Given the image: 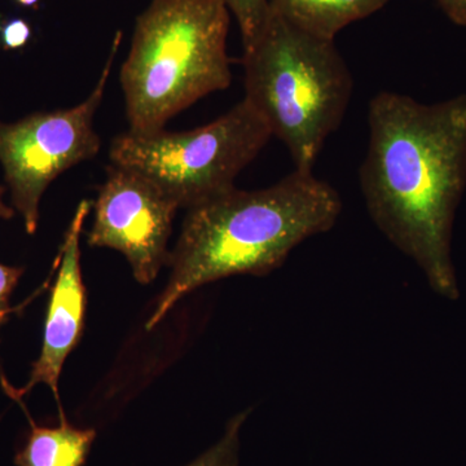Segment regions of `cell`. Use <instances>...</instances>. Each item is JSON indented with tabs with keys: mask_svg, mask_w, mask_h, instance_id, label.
Listing matches in <instances>:
<instances>
[{
	"mask_svg": "<svg viewBox=\"0 0 466 466\" xmlns=\"http://www.w3.org/2000/svg\"><path fill=\"white\" fill-rule=\"evenodd\" d=\"M368 126L359 182L370 219L434 291L458 299L451 240L466 187V94L425 104L382 91Z\"/></svg>",
	"mask_w": 466,
	"mask_h": 466,
	"instance_id": "1",
	"label": "cell"
},
{
	"mask_svg": "<svg viewBox=\"0 0 466 466\" xmlns=\"http://www.w3.org/2000/svg\"><path fill=\"white\" fill-rule=\"evenodd\" d=\"M170 253L168 283L146 323L152 330L187 294L235 275L266 276L308 238L329 232L342 211L339 193L312 171L231 191L189 208Z\"/></svg>",
	"mask_w": 466,
	"mask_h": 466,
	"instance_id": "2",
	"label": "cell"
},
{
	"mask_svg": "<svg viewBox=\"0 0 466 466\" xmlns=\"http://www.w3.org/2000/svg\"><path fill=\"white\" fill-rule=\"evenodd\" d=\"M225 0H153L121 70L131 133L153 134L232 81Z\"/></svg>",
	"mask_w": 466,
	"mask_h": 466,
	"instance_id": "3",
	"label": "cell"
},
{
	"mask_svg": "<svg viewBox=\"0 0 466 466\" xmlns=\"http://www.w3.org/2000/svg\"><path fill=\"white\" fill-rule=\"evenodd\" d=\"M245 97L287 147L294 168L312 171L351 100V72L334 41L294 26L269 7L244 47Z\"/></svg>",
	"mask_w": 466,
	"mask_h": 466,
	"instance_id": "4",
	"label": "cell"
},
{
	"mask_svg": "<svg viewBox=\"0 0 466 466\" xmlns=\"http://www.w3.org/2000/svg\"><path fill=\"white\" fill-rule=\"evenodd\" d=\"M271 137L263 116L244 99L193 130L118 135L109 158L142 174L177 208L189 210L235 188L236 177Z\"/></svg>",
	"mask_w": 466,
	"mask_h": 466,
	"instance_id": "5",
	"label": "cell"
},
{
	"mask_svg": "<svg viewBox=\"0 0 466 466\" xmlns=\"http://www.w3.org/2000/svg\"><path fill=\"white\" fill-rule=\"evenodd\" d=\"M116 36L99 81L87 99L73 108L35 113L15 124H0V162L11 189L12 205L29 235L36 231L43 193L57 177L100 150L94 118L104 92L116 48Z\"/></svg>",
	"mask_w": 466,
	"mask_h": 466,
	"instance_id": "6",
	"label": "cell"
},
{
	"mask_svg": "<svg viewBox=\"0 0 466 466\" xmlns=\"http://www.w3.org/2000/svg\"><path fill=\"white\" fill-rule=\"evenodd\" d=\"M94 208L87 244L124 254L137 283L156 280L170 259L177 204L142 174L110 164Z\"/></svg>",
	"mask_w": 466,
	"mask_h": 466,
	"instance_id": "7",
	"label": "cell"
},
{
	"mask_svg": "<svg viewBox=\"0 0 466 466\" xmlns=\"http://www.w3.org/2000/svg\"><path fill=\"white\" fill-rule=\"evenodd\" d=\"M91 205L88 200L79 202L64 236L57 258L56 280L46 317L41 355L33 364L25 388L16 391L17 398L27 394L38 383H46L58 401V380L64 363L84 334L87 297L82 278L79 241Z\"/></svg>",
	"mask_w": 466,
	"mask_h": 466,
	"instance_id": "8",
	"label": "cell"
},
{
	"mask_svg": "<svg viewBox=\"0 0 466 466\" xmlns=\"http://www.w3.org/2000/svg\"><path fill=\"white\" fill-rule=\"evenodd\" d=\"M389 0H269V7L294 26L334 41L355 21L385 7Z\"/></svg>",
	"mask_w": 466,
	"mask_h": 466,
	"instance_id": "9",
	"label": "cell"
},
{
	"mask_svg": "<svg viewBox=\"0 0 466 466\" xmlns=\"http://www.w3.org/2000/svg\"><path fill=\"white\" fill-rule=\"evenodd\" d=\"M96 440L94 429L67 424L64 413L55 428L32 425L25 446L15 456L17 466H84Z\"/></svg>",
	"mask_w": 466,
	"mask_h": 466,
	"instance_id": "10",
	"label": "cell"
},
{
	"mask_svg": "<svg viewBox=\"0 0 466 466\" xmlns=\"http://www.w3.org/2000/svg\"><path fill=\"white\" fill-rule=\"evenodd\" d=\"M249 415L247 410L233 416L220 440L186 466H240L241 431Z\"/></svg>",
	"mask_w": 466,
	"mask_h": 466,
	"instance_id": "11",
	"label": "cell"
},
{
	"mask_svg": "<svg viewBox=\"0 0 466 466\" xmlns=\"http://www.w3.org/2000/svg\"><path fill=\"white\" fill-rule=\"evenodd\" d=\"M240 26L242 45L253 42L265 24L269 11V0H225Z\"/></svg>",
	"mask_w": 466,
	"mask_h": 466,
	"instance_id": "12",
	"label": "cell"
},
{
	"mask_svg": "<svg viewBox=\"0 0 466 466\" xmlns=\"http://www.w3.org/2000/svg\"><path fill=\"white\" fill-rule=\"evenodd\" d=\"M32 29L23 18H12L0 26V42L5 50H18L29 42Z\"/></svg>",
	"mask_w": 466,
	"mask_h": 466,
	"instance_id": "13",
	"label": "cell"
},
{
	"mask_svg": "<svg viewBox=\"0 0 466 466\" xmlns=\"http://www.w3.org/2000/svg\"><path fill=\"white\" fill-rule=\"evenodd\" d=\"M23 274V267H11L0 263V325L5 323L11 312L9 299Z\"/></svg>",
	"mask_w": 466,
	"mask_h": 466,
	"instance_id": "14",
	"label": "cell"
},
{
	"mask_svg": "<svg viewBox=\"0 0 466 466\" xmlns=\"http://www.w3.org/2000/svg\"><path fill=\"white\" fill-rule=\"evenodd\" d=\"M446 16L459 26H466V0H435Z\"/></svg>",
	"mask_w": 466,
	"mask_h": 466,
	"instance_id": "15",
	"label": "cell"
},
{
	"mask_svg": "<svg viewBox=\"0 0 466 466\" xmlns=\"http://www.w3.org/2000/svg\"><path fill=\"white\" fill-rule=\"evenodd\" d=\"M5 193V187L0 186V219H11V218L15 216V210L11 207H8V205H5V202L3 201Z\"/></svg>",
	"mask_w": 466,
	"mask_h": 466,
	"instance_id": "16",
	"label": "cell"
},
{
	"mask_svg": "<svg viewBox=\"0 0 466 466\" xmlns=\"http://www.w3.org/2000/svg\"><path fill=\"white\" fill-rule=\"evenodd\" d=\"M16 2L24 7H35L41 0H16Z\"/></svg>",
	"mask_w": 466,
	"mask_h": 466,
	"instance_id": "17",
	"label": "cell"
}]
</instances>
